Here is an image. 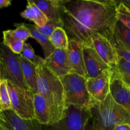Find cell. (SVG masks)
Returning a JSON list of instances; mask_svg holds the SVG:
<instances>
[{
	"instance_id": "cell-5",
	"label": "cell",
	"mask_w": 130,
	"mask_h": 130,
	"mask_svg": "<svg viewBox=\"0 0 130 130\" xmlns=\"http://www.w3.org/2000/svg\"><path fill=\"white\" fill-rule=\"evenodd\" d=\"M19 57L20 55L15 54L0 41V79L10 81L22 90H30L23 76Z\"/></svg>"
},
{
	"instance_id": "cell-2",
	"label": "cell",
	"mask_w": 130,
	"mask_h": 130,
	"mask_svg": "<svg viewBox=\"0 0 130 130\" xmlns=\"http://www.w3.org/2000/svg\"><path fill=\"white\" fill-rule=\"evenodd\" d=\"M38 74V93L43 95L52 111L54 123L65 118L67 107L64 89L60 77L44 66L36 67Z\"/></svg>"
},
{
	"instance_id": "cell-19",
	"label": "cell",
	"mask_w": 130,
	"mask_h": 130,
	"mask_svg": "<svg viewBox=\"0 0 130 130\" xmlns=\"http://www.w3.org/2000/svg\"><path fill=\"white\" fill-rule=\"evenodd\" d=\"M25 25L30 30V34H31V38L36 39L41 46V48L43 49V52H44L45 58L49 57L55 50V48L52 45V43L50 40V37H48L41 34L38 30L37 27L35 25L25 24Z\"/></svg>"
},
{
	"instance_id": "cell-29",
	"label": "cell",
	"mask_w": 130,
	"mask_h": 130,
	"mask_svg": "<svg viewBox=\"0 0 130 130\" xmlns=\"http://www.w3.org/2000/svg\"><path fill=\"white\" fill-rule=\"evenodd\" d=\"M57 27H61L58 24H57V23L54 22L53 21L48 20V22L44 26L41 27H37V29L43 35L50 37L51 34H52V32L54 31V30Z\"/></svg>"
},
{
	"instance_id": "cell-7",
	"label": "cell",
	"mask_w": 130,
	"mask_h": 130,
	"mask_svg": "<svg viewBox=\"0 0 130 130\" xmlns=\"http://www.w3.org/2000/svg\"><path fill=\"white\" fill-rule=\"evenodd\" d=\"M8 89L11 101V109L24 119H34V95L30 90H24L9 81Z\"/></svg>"
},
{
	"instance_id": "cell-14",
	"label": "cell",
	"mask_w": 130,
	"mask_h": 130,
	"mask_svg": "<svg viewBox=\"0 0 130 130\" xmlns=\"http://www.w3.org/2000/svg\"><path fill=\"white\" fill-rule=\"evenodd\" d=\"M83 48L82 43L69 40L67 52L72 73H76L86 78L87 73L84 60Z\"/></svg>"
},
{
	"instance_id": "cell-35",
	"label": "cell",
	"mask_w": 130,
	"mask_h": 130,
	"mask_svg": "<svg viewBox=\"0 0 130 130\" xmlns=\"http://www.w3.org/2000/svg\"><path fill=\"white\" fill-rule=\"evenodd\" d=\"M0 114H1V111H0ZM0 130H3V129H2V128H1V126H0Z\"/></svg>"
},
{
	"instance_id": "cell-17",
	"label": "cell",
	"mask_w": 130,
	"mask_h": 130,
	"mask_svg": "<svg viewBox=\"0 0 130 130\" xmlns=\"http://www.w3.org/2000/svg\"><path fill=\"white\" fill-rule=\"evenodd\" d=\"M23 76L27 86L34 94L38 93V74L36 66L20 55Z\"/></svg>"
},
{
	"instance_id": "cell-3",
	"label": "cell",
	"mask_w": 130,
	"mask_h": 130,
	"mask_svg": "<svg viewBox=\"0 0 130 130\" xmlns=\"http://www.w3.org/2000/svg\"><path fill=\"white\" fill-rule=\"evenodd\" d=\"M90 111L101 130H112L118 124L130 125V113L117 104L110 93L104 102L96 103Z\"/></svg>"
},
{
	"instance_id": "cell-4",
	"label": "cell",
	"mask_w": 130,
	"mask_h": 130,
	"mask_svg": "<svg viewBox=\"0 0 130 130\" xmlns=\"http://www.w3.org/2000/svg\"><path fill=\"white\" fill-rule=\"evenodd\" d=\"M60 79L63 84L67 107L72 105L90 110L97 103L88 91L86 77L76 73H71L61 77Z\"/></svg>"
},
{
	"instance_id": "cell-13",
	"label": "cell",
	"mask_w": 130,
	"mask_h": 130,
	"mask_svg": "<svg viewBox=\"0 0 130 130\" xmlns=\"http://www.w3.org/2000/svg\"><path fill=\"white\" fill-rule=\"evenodd\" d=\"M112 71L110 93L114 101L130 113V89L120 79L115 71Z\"/></svg>"
},
{
	"instance_id": "cell-26",
	"label": "cell",
	"mask_w": 130,
	"mask_h": 130,
	"mask_svg": "<svg viewBox=\"0 0 130 130\" xmlns=\"http://www.w3.org/2000/svg\"><path fill=\"white\" fill-rule=\"evenodd\" d=\"M117 1V19L130 29V10L120 1Z\"/></svg>"
},
{
	"instance_id": "cell-10",
	"label": "cell",
	"mask_w": 130,
	"mask_h": 130,
	"mask_svg": "<svg viewBox=\"0 0 130 130\" xmlns=\"http://www.w3.org/2000/svg\"><path fill=\"white\" fill-rule=\"evenodd\" d=\"M38 121L20 118L12 109L1 111L0 126L3 130H36Z\"/></svg>"
},
{
	"instance_id": "cell-8",
	"label": "cell",
	"mask_w": 130,
	"mask_h": 130,
	"mask_svg": "<svg viewBox=\"0 0 130 130\" xmlns=\"http://www.w3.org/2000/svg\"><path fill=\"white\" fill-rule=\"evenodd\" d=\"M111 69L106 70L95 78H88L86 86L90 96L97 103L102 102L110 93Z\"/></svg>"
},
{
	"instance_id": "cell-31",
	"label": "cell",
	"mask_w": 130,
	"mask_h": 130,
	"mask_svg": "<svg viewBox=\"0 0 130 130\" xmlns=\"http://www.w3.org/2000/svg\"><path fill=\"white\" fill-rule=\"evenodd\" d=\"M112 130H130V125L127 124H118Z\"/></svg>"
},
{
	"instance_id": "cell-16",
	"label": "cell",
	"mask_w": 130,
	"mask_h": 130,
	"mask_svg": "<svg viewBox=\"0 0 130 130\" xmlns=\"http://www.w3.org/2000/svg\"><path fill=\"white\" fill-rule=\"evenodd\" d=\"M34 107L35 119L41 124L54 123L51 108L45 98L39 93L34 95Z\"/></svg>"
},
{
	"instance_id": "cell-22",
	"label": "cell",
	"mask_w": 130,
	"mask_h": 130,
	"mask_svg": "<svg viewBox=\"0 0 130 130\" xmlns=\"http://www.w3.org/2000/svg\"><path fill=\"white\" fill-rule=\"evenodd\" d=\"M50 40L55 49H68L69 39L63 28H56L50 36Z\"/></svg>"
},
{
	"instance_id": "cell-32",
	"label": "cell",
	"mask_w": 130,
	"mask_h": 130,
	"mask_svg": "<svg viewBox=\"0 0 130 130\" xmlns=\"http://www.w3.org/2000/svg\"><path fill=\"white\" fill-rule=\"evenodd\" d=\"M11 1L10 0H0V8L8 7L11 5Z\"/></svg>"
},
{
	"instance_id": "cell-27",
	"label": "cell",
	"mask_w": 130,
	"mask_h": 130,
	"mask_svg": "<svg viewBox=\"0 0 130 130\" xmlns=\"http://www.w3.org/2000/svg\"><path fill=\"white\" fill-rule=\"evenodd\" d=\"M14 26L16 27V29L12 30L13 34L17 38L20 39L25 43V41L29 38H31V34L29 29L25 25V23L20 24H14Z\"/></svg>"
},
{
	"instance_id": "cell-28",
	"label": "cell",
	"mask_w": 130,
	"mask_h": 130,
	"mask_svg": "<svg viewBox=\"0 0 130 130\" xmlns=\"http://www.w3.org/2000/svg\"><path fill=\"white\" fill-rule=\"evenodd\" d=\"M114 44L116 49L118 56L122 57L130 62V50L128 49L121 42L114 39Z\"/></svg>"
},
{
	"instance_id": "cell-21",
	"label": "cell",
	"mask_w": 130,
	"mask_h": 130,
	"mask_svg": "<svg viewBox=\"0 0 130 130\" xmlns=\"http://www.w3.org/2000/svg\"><path fill=\"white\" fill-rule=\"evenodd\" d=\"M3 43L15 54L20 55L22 52L24 42L13 34L11 29L3 32Z\"/></svg>"
},
{
	"instance_id": "cell-11",
	"label": "cell",
	"mask_w": 130,
	"mask_h": 130,
	"mask_svg": "<svg viewBox=\"0 0 130 130\" xmlns=\"http://www.w3.org/2000/svg\"><path fill=\"white\" fill-rule=\"evenodd\" d=\"M44 66L60 78L72 73L67 50L55 49L49 57L45 58Z\"/></svg>"
},
{
	"instance_id": "cell-23",
	"label": "cell",
	"mask_w": 130,
	"mask_h": 130,
	"mask_svg": "<svg viewBox=\"0 0 130 130\" xmlns=\"http://www.w3.org/2000/svg\"><path fill=\"white\" fill-rule=\"evenodd\" d=\"M114 39L130 47V29L119 20H117L114 30Z\"/></svg>"
},
{
	"instance_id": "cell-12",
	"label": "cell",
	"mask_w": 130,
	"mask_h": 130,
	"mask_svg": "<svg viewBox=\"0 0 130 130\" xmlns=\"http://www.w3.org/2000/svg\"><path fill=\"white\" fill-rule=\"evenodd\" d=\"M84 60L87 77L95 78L110 67L103 60L91 46H84Z\"/></svg>"
},
{
	"instance_id": "cell-6",
	"label": "cell",
	"mask_w": 130,
	"mask_h": 130,
	"mask_svg": "<svg viewBox=\"0 0 130 130\" xmlns=\"http://www.w3.org/2000/svg\"><path fill=\"white\" fill-rule=\"evenodd\" d=\"M91 116L90 110L70 105L65 118L51 124L43 125L38 123L36 130H85Z\"/></svg>"
},
{
	"instance_id": "cell-20",
	"label": "cell",
	"mask_w": 130,
	"mask_h": 130,
	"mask_svg": "<svg viewBox=\"0 0 130 130\" xmlns=\"http://www.w3.org/2000/svg\"><path fill=\"white\" fill-rule=\"evenodd\" d=\"M111 69L115 71L123 83L130 89V62L119 56L116 65Z\"/></svg>"
},
{
	"instance_id": "cell-9",
	"label": "cell",
	"mask_w": 130,
	"mask_h": 130,
	"mask_svg": "<svg viewBox=\"0 0 130 130\" xmlns=\"http://www.w3.org/2000/svg\"><path fill=\"white\" fill-rule=\"evenodd\" d=\"M91 47L110 69L115 67L119 56L114 43L101 34H95L91 37Z\"/></svg>"
},
{
	"instance_id": "cell-33",
	"label": "cell",
	"mask_w": 130,
	"mask_h": 130,
	"mask_svg": "<svg viewBox=\"0 0 130 130\" xmlns=\"http://www.w3.org/2000/svg\"><path fill=\"white\" fill-rule=\"evenodd\" d=\"M120 1L130 10V0H120Z\"/></svg>"
},
{
	"instance_id": "cell-18",
	"label": "cell",
	"mask_w": 130,
	"mask_h": 130,
	"mask_svg": "<svg viewBox=\"0 0 130 130\" xmlns=\"http://www.w3.org/2000/svg\"><path fill=\"white\" fill-rule=\"evenodd\" d=\"M22 17L33 22L38 27H43L48 22L46 17L35 5L32 0H28L26 8L20 13Z\"/></svg>"
},
{
	"instance_id": "cell-1",
	"label": "cell",
	"mask_w": 130,
	"mask_h": 130,
	"mask_svg": "<svg viewBox=\"0 0 130 130\" xmlns=\"http://www.w3.org/2000/svg\"><path fill=\"white\" fill-rule=\"evenodd\" d=\"M116 8L115 0H62V19L69 39L91 46L92 36L100 34L114 43Z\"/></svg>"
},
{
	"instance_id": "cell-34",
	"label": "cell",
	"mask_w": 130,
	"mask_h": 130,
	"mask_svg": "<svg viewBox=\"0 0 130 130\" xmlns=\"http://www.w3.org/2000/svg\"><path fill=\"white\" fill-rule=\"evenodd\" d=\"M124 46H125L126 47V48H128V50H130V47H128V46H126V45H124Z\"/></svg>"
},
{
	"instance_id": "cell-15",
	"label": "cell",
	"mask_w": 130,
	"mask_h": 130,
	"mask_svg": "<svg viewBox=\"0 0 130 130\" xmlns=\"http://www.w3.org/2000/svg\"><path fill=\"white\" fill-rule=\"evenodd\" d=\"M48 20L57 23L63 28L62 19V0H32Z\"/></svg>"
},
{
	"instance_id": "cell-24",
	"label": "cell",
	"mask_w": 130,
	"mask_h": 130,
	"mask_svg": "<svg viewBox=\"0 0 130 130\" xmlns=\"http://www.w3.org/2000/svg\"><path fill=\"white\" fill-rule=\"evenodd\" d=\"M20 55L25 59L35 65L36 67L44 66L45 64V59L36 55L34 49L29 43H24L22 52Z\"/></svg>"
},
{
	"instance_id": "cell-30",
	"label": "cell",
	"mask_w": 130,
	"mask_h": 130,
	"mask_svg": "<svg viewBox=\"0 0 130 130\" xmlns=\"http://www.w3.org/2000/svg\"><path fill=\"white\" fill-rule=\"evenodd\" d=\"M85 130H101L96 124L95 119L93 116L90 118L85 126Z\"/></svg>"
},
{
	"instance_id": "cell-25",
	"label": "cell",
	"mask_w": 130,
	"mask_h": 130,
	"mask_svg": "<svg viewBox=\"0 0 130 130\" xmlns=\"http://www.w3.org/2000/svg\"><path fill=\"white\" fill-rule=\"evenodd\" d=\"M0 104L1 111L11 109V101L6 80H1L0 84Z\"/></svg>"
},
{
	"instance_id": "cell-36",
	"label": "cell",
	"mask_w": 130,
	"mask_h": 130,
	"mask_svg": "<svg viewBox=\"0 0 130 130\" xmlns=\"http://www.w3.org/2000/svg\"><path fill=\"white\" fill-rule=\"evenodd\" d=\"M0 111H1V104H0Z\"/></svg>"
}]
</instances>
